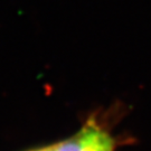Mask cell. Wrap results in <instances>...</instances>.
<instances>
[{
  "label": "cell",
  "mask_w": 151,
  "mask_h": 151,
  "mask_svg": "<svg viewBox=\"0 0 151 151\" xmlns=\"http://www.w3.org/2000/svg\"><path fill=\"white\" fill-rule=\"evenodd\" d=\"M36 151H50V148H46V149H42V150H36Z\"/></svg>",
  "instance_id": "obj_2"
},
{
  "label": "cell",
  "mask_w": 151,
  "mask_h": 151,
  "mask_svg": "<svg viewBox=\"0 0 151 151\" xmlns=\"http://www.w3.org/2000/svg\"><path fill=\"white\" fill-rule=\"evenodd\" d=\"M50 151H114V143L102 127L91 123L72 138L50 147Z\"/></svg>",
  "instance_id": "obj_1"
}]
</instances>
